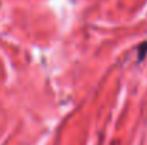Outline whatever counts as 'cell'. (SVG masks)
Listing matches in <instances>:
<instances>
[{"label":"cell","instance_id":"1","mask_svg":"<svg viewBox=\"0 0 147 145\" xmlns=\"http://www.w3.org/2000/svg\"><path fill=\"white\" fill-rule=\"evenodd\" d=\"M146 53H147V41H144L140 47H139V60H143L144 58V55H146Z\"/></svg>","mask_w":147,"mask_h":145}]
</instances>
